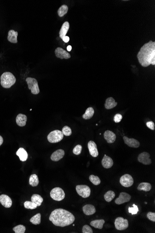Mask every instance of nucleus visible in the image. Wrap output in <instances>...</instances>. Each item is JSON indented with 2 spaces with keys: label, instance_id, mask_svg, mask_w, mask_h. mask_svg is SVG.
<instances>
[{
  "label": "nucleus",
  "instance_id": "f257e3e1",
  "mask_svg": "<svg viewBox=\"0 0 155 233\" xmlns=\"http://www.w3.org/2000/svg\"><path fill=\"white\" fill-rule=\"evenodd\" d=\"M139 63L142 66L147 67L155 65V42L152 41L145 43L137 55Z\"/></svg>",
  "mask_w": 155,
  "mask_h": 233
},
{
  "label": "nucleus",
  "instance_id": "f03ea898",
  "mask_svg": "<svg viewBox=\"0 0 155 233\" xmlns=\"http://www.w3.org/2000/svg\"><path fill=\"white\" fill-rule=\"evenodd\" d=\"M49 220L55 226L64 227L73 223L75 221V217L68 211L58 209L51 213Z\"/></svg>",
  "mask_w": 155,
  "mask_h": 233
},
{
  "label": "nucleus",
  "instance_id": "7ed1b4c3",
  "mask_svg": "<svg viewBox=\"0 0 155 233\" xmlns=\"http://www.w3.org/2000/svg\"><path fill=\"white\" fill-rule=\"evenodd\" d=\"M16 78L11 72H4L1 76V84L3 88L8 89L14 85Z\"/></svg>",
  "mask_w": 155,
  "mask_h": 233
},
{
  "label": "nucleus",
  "instance_id": "20e7f679",
  "mask_svg": "<svg viewBox=\"0 0 155 233\" xmlns=\"http://www.w3.org/2000/svg\"><path fill=\"white\" fill-rule=\"evenodd\" d=\"M64 135L62 131L55 130L52 131L47 135V140L50 143H57L63 139Z\"/></svg>",
  "mask_w": 155,
  "mask_h": 233
},
{
  "label": "nucleus",
  "instance_id": "39448f33",
  "mask_svg": "<svg viewBox=\"0 0 155 233\" xmlns=\"http://www.w3.org/2000/svg\"><path fill=\"white\" fill-rule=\"evenodd\" d=\"M51 197L56 201H61L65 197V193L62 188L56 187L53 188L50 192Z\"/></svg>",
  "mask_w": 155,
  "mask_h": 233
},
{
  "label": "nucleus",
  "instance_id": "423d86ee",
  "mask_svg": "<svg viewBox=\"0 0 155 233\" xmlns=\"http://www.w3.org/2000/svg\"><path fill=\"white\" fill-rule=\"evenodd\" d=\"M26 81L28 85L29 89L34 95H37L40 93V89L38 86V82L35 78L31 77L27 78Z\"/></svg>",
  "mask_w": 155,
  "mask_h": 233
},
{
  "label": "nucleus",
  "instance_id": "0eeeda50",
  "mask_svg": "<svg viewBox=\"0 0 155 233\" xmlns=\"http://www.w3.org/2000/svg\"><path fill=\"white\" fill-rule=\"evenodd\" d=\"M76 190L78 194L84 198L88 197L91 194V189L87 185H77L76 187Z\"/></svg>",
  "mask_w": 155,
  "mask_h": 233
},
{
  "label": "nucleus",
  "instance_id": "6e6552de",
  "mask_svg": "<svg viewBox=\"0 0 155 233\" xmlns=\"http://www.w3.org/2000/svg\"><path fill=\"white\" fill-rule=\"evenodd\" d=\"M114 224L116 228L118 230H125L129 227L128 221L127 219H123L121 217H119L116 219Z\"/></svg>",
  "mask_w": 155,
  "mask_h": 233
},
{
  "label": "nucleus",
  "instance_id": "1a4fd4ad",
  "mask_svg": "<svg viewBox=\"0 0 155 233\" xmlns=\"http://www.w3.org/2000/svg\"><path fill=\"white\" fill-rule=\"evenodd\" d=\"M120 183L124 187H130L133 184V178L131 175L125 174L121 177L120 179Z\"/></svg>",
  "mask_w": 155,
  "mask_h": 233
},
{
  "label": "nucleus",
  "instance_id": "9d476101",
  "mask_svg": "<svg viewBox=\"0 0 155 233\" xmlns=\"http://www.w3.org/2000/svg\"><path fill=\"white\" fill-rule=\"evenodd\" d=\"M150 154L146 152H144L139 154L138 159L139 163H142L145 165L150 164L152 163L151 159L150 158Z\"/></svg>",
  "mask_w": 155,
  "mask_h": 233
},
{
  "label": "nucleus",
  "instance_id": "9b49d317",
  "mask_svg": "<svg viewBox=\"0 0 155 233\" xmlns=\"http://www.w3.org/2000/svg\"><path fill=\"white\" fill-rule=\"evenodd\" d=\"M132 197L130 194L126 192L120 193V196L115 200V203L117 205H120L127 203L131 200Z\"/></svg>",
  "mask_w": 155,
  "mask_h": 233
},
{
  "label": "nucleus",
  "instance_id": "f8f14e48",
  "mask_svg": "<svg viewBox=\"0 0 155 233\" xmlns=\"http://www.w3.org/2000/svg\"><path fill=\"white\" fill-rule=\"evenodd\" d=\"M55 54L56 57L61 59H68L70 58L71 55L67 51L61 48L58 47L55 50Z\"/></svg>",
  "mask_w": 155,
  "mask_h": 233
},
{
  "label": "nucleus",
  "instance_id": "ddd939ff",
  "mask_svg": "<svg viewBox=\"0 0 155 233\" xmlns=\"http://www.w3.org/2000/svg\"><path fill=\"white\" fill-rule=\"evenodd\" d=\"M88 148L89 149V153L92 157H97L99 155V152L97 148V145L94 141H90L88 143Z\"/></svg>",
  "mask_w": 155,
  "mask_h": 233
},
{
  "label": "nucleus",
  "instance_id": "4468645a",
  "mask_svg": "<svg viewBox=\"0 0 155 233\" xmlns=\"http://www.w3.org/2000/svg\"><path fill=\"white\" fill-rule=\"evenodd\" d=\"M123 139L125 143L130 147L138 148L140 146V142L136 139L134 138H129L126 136H123Z\"/></svg>",
  "mask_w": 155,
  "mask_h": 233
},
{
  "label": "nucleus",
  "instance_id": "2eb2a0df",
  "mask_svg": "<svg viewBox=\"0 0 155 233\" xmlns=\"http://www.w3.org/2000/svg\"><path fill=\"white\" fill-rule=\"evenodd\" d=\"M0 203L3 206L6 208H9L12 205L11 199L6 194L0 195Z\"/></svg>",
  "mask_w": 155,
  "mask_h": 233
},
{
  "label": "nucleus",
  "instance_id": "dca6fc26",
  "mask_svg": "<svg viewBox=\"0 0 155 233\" xmlns=\"http://www.w3.org/2000/svg\"><path fill=\"white\" fill-rule=\"evenodd\" d=\"M104 137L108 143H114L116 139L115 134L110 130H107L105 132Z\"/></svg>",
  "mask_w": 155,
  "mask_h": 233
},
{
  "label": "nucleus",
  "instance_id": "f3484780",
  "mask_svg": "<svg viewBox=\"0 0 155 233\" xmlns=\"http://www.w3.org/2000/svg\"><path fill=\"white\" fill-rule=\"evenodd\" d=\"M65 151L62 149H59L54 151L51 156V159L54 162H58L63 158Z\"/></svg>",
  "mask_w": 155,
  "mask_h": 233
},
{
  "label": "nucleus",
  "instance_id": "a211bd4d",
  "mask_svg": "<svg viewBox=\"0 0 155 233\" xmlns=\"http://www.w3.org/2000/svg\"><path fill=\"white\" fill-rule=\"evenodd\" d=\"M102 165L105 169H110L113 165V161L110 157L105 155L102 160Z\"/></svg>",
  "mask_w": 155,
  "mask_h": 233
},
{
  "label": "nucleus",
  "instance_id": "6ab92c4d",
  "mask_svg": "<svg viewBox=\"0 0 155 233\" xmlns=\"http://www.w3.org/2000/svg\"><path fill=\"white\" fill-rule=\"evenodd\" d=\"M83 211L87 216H91L95 214L96 210L95 207L93 205L87 204L83 207Z\"/></svg>",
  "mask_w": 155,
  "mask_h": 233
},
{
  "label": "nucleus",
  "instance_id": "aec40b11",
  "mask_svg": "<svg viewBox=\"0 0 155 233\" xmlns=\"http://www.w3.org/2000/svg\"><path fill=\"white\" fill-rule=\"evenodd\" d=\"M17 32L15 31L14 30H10L8 31V40L9 42L11 43H17V37L18 36Z\"/></svg>",
  "mask_w": 155,
  "mask_h": 233
},
{
  "label": "nucleus",
  "instance_id": "412c9836",
  "mask_svg": "<svg viewBox=\"0 0 155 233\" xmlns=\"http://www.w3.org/2000/svg\"><path fill=\"white\" fill-rule=\"evenodd\" d=\"M27 121V117L26 115L19 113L17 116L16 118V122L17 124L20 127H23L26 124V122Z\"/></svg>",
  "mask_w": 155,
  "mask_h": 233
},
{
  "label": "nucleus",
  "instance_id": "4be33fe9",
  "mask_svg": "<svg viewBox=\"0 0 155 233\" xmlns=\"http://www.w3.org/2000/svg\"><path fill=\"white\" fill-rule=\"evenodd\" d=\"M69 23L68 22H65L63 24L59 32V37L61 39H62L66 36V34L69 29Z\"/></svg>",
  "mask_w": 155,
  "mask_h": 233
},
{
  "label": "nucleus",
  "instance_id": "5701e85b",
  "mask_svg": "<svg viewBox=\"0 0 155 233\" xmlns=\"http://www.w3.org/2000/svg\"><path fill=\"white\" fill-rule=\"evenodd\" d=\"M17 155L19 157L22 162L26 161L28 158V154L27 151L23 148H20L17 152Z\"/></svg>",
  "mask_w": 155,
  "mask_h": 233
},
{
  "label": "nucleus",
  "instance_id": "b1692460",
  "mask_svg": "<svg viewBox=\"0 0 155 233\" xmlns=\"http://www.w3.org/2000/svg\"><path fill=\"white\" fill-rule=\"evenodd\" d=\"M117 104V102H116L115 100L112 97H109L107 98V99L105 101V106L107 110H111L115 107Z\"/></svg>",
  "mask_w": 155,
  "mask_h": 233
},
{
  "label": "nucleus",
  "instance_id": "393cba45",
  "mask_svg": "<svg viewBox=\"0 0 155 233\" xmlns=\"http://www.w3.org/2000/svg\"><path fill=\"white\" fill-rule=\"evenodd\" d=\"M105 222V221L103 219L95 220L92 221L90 222V225L95 228L101 229L103 228V225L104 224Z\"/></svg>",
  "mask_w": 155,
  "mask_h": 233
},
{
  "label": "nucleus",
  "instance_id": "a878e982",
  "mask_svg": "<svg viewBox=\"0 0 155 233\" xmlns=\"http://www.w3.org/2000/svg\"><path fill=\"white\" fill-rule=\"evenodd\" d=\"M151 184L148 182H142L139 184L138 187V190L139 191H144L145 192H148L151 190Z\"/></svg>",
  "mask_w": 155,
  "mask_h": 233
},
{
  "label": "nucleus",
  "instance_id": "bb28decb",
  "mask_svg": "<svg viewBox=\"0 0 155 233\" xmlns=\"http://www.w3.org/2000/svg\"><path fill=\"white\" fill-rule=\"evenodd\" d=\"M43 201V198L39 194H34L31 197V201L37 205V207L40 206Z\"/></svg>",
  "mask_w": 155,
  "mask_h": 233
},
{
  "label": "nucleus",
  "instance_id": "cd10ccee",
  "mask_svg": "<svg viewBox=\"0 0 155 233\" xmlns=\"http://www.w3.org/2000/svg\"><path fill=\"white\" fill-rule=\"evenodd\" d=\"M94 110L93 108L92 107H89L87 108V110L85 112V113L83 115V118L85 120L90 119L92 118V117L94 115Z\"/></svg>",
  "mask_w": 155,
  "mask_h": 233
},
{
  "label": "nucleus",
  "instance_id": "c85d7f7f",
  "mask_svg": "<svg viewBox=\"0 0 155 233\" xmlns=\"http://www.w3.org/2000/svg\"><path fill=\"white\" fill-rule=\"evenodd\" d=\"M29 184L32 187H36L38 186L39 183L38 176L36 174H33L30 176L29 178Z\"/></svg>",
  "mask_w": 155,
  "mask_h": 233
},
{
  "label": "nucleus",
  "instance_id": "c756f323",
  "mask_svg": "<svg viewBox=\"0 0 155 233\" xmlns=\"http://www.w3.org/2000/svg\"><path fill=\"white\" fill-rule=\"evenodd\" d=\"M115 197V194L114 192L111 190L107 191V192L105 194L104 198L108 203H110Z\"/></svg>",
  "mask_w": 155,
  "mask_h": 233
},
{
  "label": "nucleus",
  "instance_id": "7c9ffc66",
  "mask_svg": "<svg viewBox=\"0 0 155 233\" xmlns=\"http://www.w3.org/2000/svg\"><path fill=\"white\" fill-rule=\"evenodd\" d=\"M68 8L66 5H63L59 8L58 10V14L59 17H63L68 13Z\"/></svg>",
  "mask_w": 155,
  "mask_h": 233
},
{
  "label": "nucleus",
  "instance_id": "2f4dec72",
  "mask_svg": "<svg viewBox=\"0 0 155 233\" xmlns=\"http://www.w3.org/2000/svg\"><path fill=\"white\" fill-rule=\"evenodd\" d=\"M30 222H32L34 225H38L41 223V215L40 213L36 214L34 216L32 217L30 220Z\"/></svg>",
  "mask_w": 155,
  "mask_h": 233
},
{
  "label": "nucleus",
  "instance_id": "473e14b6",
  "mask_svg": "<svg viewBox=\"0 0 155 233\" xmlns=\"http://www.w3.org/2000/svg\"><path fill=\"white\" fill-rule=\"evenodd\" d=\"M89 180L93 184L95 185H99L101 183V181L99 177L94 175H91L89 176Z\"/></svg>",
  "mask_w": 155,
  "mask_h": 233
},
{
  "label": "nucleus",
  "instance_id": "72a5a7b5",
  "mask_svg": "<svg viewBox=\"0 0 155 233\" xmlns=\"http://www.w3.org/2000/svg\"><path fill=\"white\" fill-rule=\"evenodd\" d=\"M24 205L25 208L26 209H30V210H34V209H36L37 207V205L32 201H25Z\"/></svg>",
  "mask_w": 155,
  "mask_h": 233
},
{
  "label": "nucleus",
  "instance_id": "f704fd0d",
  "mask_svg": "<svg viewBox=\"0 0 155 233\" xmlns=\"http://www.w3.org/2000/svg\"><path fill=\"white\" fill-rule=\"evenodd\" d=\"M13 230L15 233H24L25 232L26 227L23 225H19L14 227Z\"/></svg>",
  "mask_w": 155,
  "mask_h": 233
},
{
  "label": "nucleus",
  "instance_id": "c9c22d12",
  "mask_svg": "<svg viewBox=\"0 0 155 233\" xmlns=\"http://www.w3.org/2000/svg\"><path fill=\"white\" fill-rule=\"evenodd\" d=\"M62 132L63 134L65 136H70L71 135V129L68 126H65L63 127L62 130Z\"/></svg>",
  "mask_w": 155,
  "mask_h": 233
},
{
  "label": "nucleus",
  "instance_id": "e433bc0d",
  "mask_svg": "<svg viewBox=\"0 0 155 233\" xmlns=\"http://www.w3.org/2000/svg\"><path fill=\"white\" fill-rule=\"evenodd\" d=\"M132 208L131 207H129V212L130 213H131L132 215H136L138 213V212L139 211L138 208V206L135 204H134L133 205Z\"/></svg>",
  "mask_w": 155,
  "mask_h": 233
},
{
  "label": "nucleus",
  "instance_id": "4c0bfd02",
  "mask_svg": "<svg viewBox=\"0 0 155 233\" xmlns=\"http://www.w3.org/2000/svg\"><path fill=\"white\" fill-rule=\"evenodd\" d=\"M82 149V147L81 145H77L73 149V153L76 155H79L81 153Z\"/></svg>",
  "mask_w": 155,
  "mask_h": 233
},
{
  "label": "nucleus",
  "instance_id": "58836bf2",
  "mask_svg": "<svg viewBox=\"0 0 155 233\" xmlns=\"http://www.w3.org/2000/svg\"><path fill=\"white\" fill-rule=\"evenodd\" d=\"M83 233H93V230L90 226L85 225L82 228Z\"/></svg>",
  "mask_w": 155,
  "mask_h": 233
},
{
  "label": "nucleus",
  "instance_id": "ea45409f",
  "mask_svg": "<svg viewBox=\"0 0 155 233\" xmlns=\"http://www.w3.org/2000/svg\"><path fill=\"white\" fill-rule=\"evenodd\" d=\"M147 217L149 220L150 221H152V222H155V213H153V212H149L147 213Z\"/></svg>",
  "mask_w": 155,
  "mask_h": 233
},
{
  "label": "nucleus",
  "instance_id": "a19ab883",
  "mask_svg": "<svg viewBox=\"0 0 155 233\" xmlns=\"http://www.w3.org/2000/svg\"><path fill=\"white\" fill-rule=\"evenodd\" d=\"M123 116L120 113H117L114 117V121L116 123H118L121 122Z\"/></svg>",
  "mask_w": 155,
  "mask_h": 233
},
{
  "label": "nucleus",
  "instance_id": "79ce46f5",
  "mask_svg": "<svg viewBox=\"0 0 155 233\" xmlns=\"http://www.w3.org/2000/svg\"><path fill=\"white\" fill-rule=\"evenodd\" d=\"M146 126L151 130H155V124L152 121H149L146 123Z\"/></svg>",
  "mask_w": 155,
  "mask_h": 233
},
{
  "label": "nucleus",
  "instance_id": "37998d69",
  "mask_svg": "<svg viewBox=\"0 0 155 233\" xmlns=\"http://www.w3.org/2000/svg\"><path fill=\"white\" fill-rule=\"evenodd\" d=\"M62 40L65 43H68V42L69 41L70 38L68 36H65Z\"/></svg>",
  "mask_w": 155,
  "mask_h": 233
},
{
  "label": "nucleus",
  "instance_id": "c03bdc74",
  "mask_svg": "<svg viewBox=\"0 0 155 233\" xmlns=\"http://www.w3.org/2000/svg\"><path fill=\"white\" fill-rule=\"evenodd\" d=\"M3 138H2V136H1L0 135V146L2 145V143H3Z\"/></svg>",
  "mask_w": 155,
  "mask_h": 233
},
{
  "label": "nucleus",
  "instance_id": "a18cd8bd",
  "mask_svg": "<svg viewBox=\"0 0 155 233\" xmlns=\"http://www.w3.org/2000/svg\"><path fill=\"white\" fill-rule=\"evenodd\" d=\"M67 50H68V51H71V46H70V45H68V46L67 47Z\"/></svg>",
  "mask_w": 155,
  "mask_h": 233
}]
</instances>
